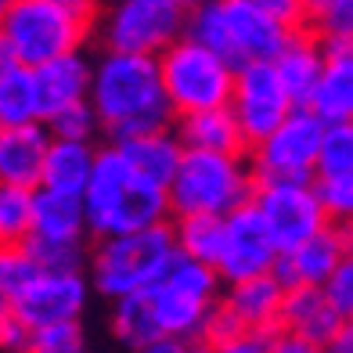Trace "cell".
Returning <instances> with one entry per match:
<instances>
[{
    "mask_svg": "<svg viewBox=\"0 0 353 353\" xmlns=\"http://www.w3.org/2000/svg\"><path fill=\"white\" fill-rule=\"evenodd\" d=\"M90 108L101 123L108 144H126L148 134L173 130V108L163 90L159 58L101 51L94 61Z\"/></svg>",
    "mask_w": 353,
    "mask_h": 353,
    "instance_id": "obj_1",
    "label": "cell"
},
{
    "mask_svg": "<svg viewBox=\"0 0 353 353\" xmlns=\"http://www.w3.org/2000/svg\"><path fill=\"white\" fill-rule=\"evenodd\" d=\"M83 205H87V228L94 242L141 234V231L163 228V223H173L170 191L137 176V170L126 163L116 144L101 148Z\"/></svg>",
    "mask_w": 353,
    "mask_h": 353,
    "instance_id": "obj_2",
    "label": "cell"
},
{
    "mask_svg": "<svg viewBox=\"0 0 353 353\" xmlns=\"http://www.w3.org/2000/svg\"><path fill=\"white\" fill-rule=\"evenodd\" d=\"M176 238L173 223L141 231V234H123V238H105L94 242L90 249V285L105 299L119 303L126 296H141L166 278V270L176 260Z\"/></svg>",
    "mask_w": 353,
    "mask_h": 353,
    "instance_id": "obj_3",
    "label": "cell"
},
{
    "mask_svg": "<svg viewBox=\"0 0 353 353\" xmlns=\"http://www.w3.org/2000/svg\"><path fill=\"white\" fill-rule=\"evenodd\" d=\"M256 195L249 155L184 152V163L170 184V210L176 216H231Z\"/></svg>",
    "mask_w": 353,
    "mask_h": 353,
    "instance_id": "obj_4",
    "label": "cell"
},
{
    "mask_svg": "<svg viewBox=\"0 0 353 353\" xmlns=\"http://www.w3.org/2000/svg\"><path fill=\"white\" fill-rule=\"evenodd\" d=\"M90 29L61 11L54 0H8L0 8V43L8 61L40 69L47 61L76 54Z\"/></svg>",
    "mask_w": 353,
    "mask_h": 353,
    "instance_id": "obj_5",
    "label": "cell"
},
{
    "mask_svg": "<svg viewBox=\"0 0 353 353\" xmlns=\"http://www.w3.org/2000/svg\"><path fill=\"white\" fill-rule=\"evenodd\" d=\"M159 72H163V90L176 119L199 116L210 108H228L238 83V69L228 58L188 37L159 54Z\"/></svg>",
    "mask_w": 353,
    "mask_h": 353,
    "instance_id": "obj_6",
    "label": "cell"
},
{
    "mask_svg": "<svg viewBox=\"0 0 353 353\" xmlns=\"http://www.w3.org/2000/svg\"><path fill=\"white\" fill-rule=\"evenodd\" d=\"M188 4L181 0H112L101 14V43L119 54H148L163 51L184 37Z\"/></svg>",
    "mask_w": 353,
    "mask_h": 353,
    "instance_id": "obj_7",
    "label": "cell"
},
{
    "mask_svg": "<svg viewBox=\"0 0 353 353\" xmlns=\"http://www.w3.org/2000/svg\"><path fill=\"white\" fill-rule=\"evenodd\" d=\"M325 126L328 123L317 119L310 108H296L274 134L249 152L256 181H317Z\"/></svg>",
    "mask_w": 353,
    "mask_h": 353,
    "instance_id": "obj_8",
    "label": "cell"
},
{
    "mask_svg": "<svg viewBox=\"0 0 353 353\" xmlns=\"http://www.w3.org/2000/svg\"><path fill=\"white\" fill-rule=\"evenodd\" d=\"M252 205L260 210L281 256L296 252L303 242H310L314 234L332 228L314 181L310 184H303V181H256Z\"/></svg>",
    "mask_w": 353,
    "mask_h": 353,
    "instance_id": "obj_9",
    "label": "cell"
},
{
    "mask_svg": "<svg viewBox=\"0 0 353 353\" xmlns=\"http://www.w3.org/2000/svg\"><path fill=\"white\" fill-rule=\"evenodd\" d=\"M228 14V33H231V65H274L285 54V47L296 40L299 22H288L281 14L267 11L249 0H223Z\"/></svg>",
    "mask_w": 353,
    "mask_h": 353,
    "instance_id": "obj_10",
    "label": "cell"
},
{
    "mask_svg": "<svg viewBox=\"0 0 353 353\" xmlns=\"http://www.w3.org/2000/svg\"><path fill=\"white\" fill-rule=\"evenodd\" d=\"M278 245L270 238L267 223L252 202H245L242 210H234L231 216H223V252L216 260V270L223 285L252 281L263 274H274L278 267Z\"/></svg>",
    "mask_w": 353,
    "mask_h": 353,
    "instance_id": "obj_11",
    "label": "cell"
},
{
    "mask_svg": "<svg viewBox=\"0 0 353 353\" xmlns=\"http://www.w3.org/2000/svg\"><path fill=\"white\" fill-rule=\"evenodd\" d=\"M231 112L242 123V134L249 137V152L260 141H267L278 126L296 112V101L288 98L285 83L278 79L274 65H245L238 69Z\"/></svg>",
    "mask_w": 353,
    "mask_h": 353,
    "instance_id": "obj_12",
    "label": "cell"
},
{
    "mask_svg": "<svg viewBox=\"0 0 353 353\" xmlns=\"http://www.w3.org/2000/svg\"><path fill=\"white\" fill-rule=\"evenodd\" d=\"M87 296H90V278L83 270H72V274L40 270V278L11 303V314L29 332L47 328V325H65V321H79V314L87 307Z\"/></svg>",
    "mask_w": 353,
    "mask_h": 353,
    "instance_id": "obj_13",
    "label": "cell"
},
{
    "mask_svg": "<svg viewBox=\"0 0 353 353\" xmlns=\"http://www.w3.org/2000/svg\"><path fill=\"white\" fill-rule=\"evenodd\" d=\"M353 252V228H325L314 234L310 242H303L296 252L278 256L274 278L285 285V292L292 288H325L339 263Z\"/></svg>",
    "mask_w": 353,
    "mask_h": 353,
    "instance_id": "obj_14",
    "label": "cell"
},
{
    "mask_svg": "<svg viewBox=\"0 0 353 353\" xmlns=\"http://www.w3.org/2000/svg\"><path fill=\"white\" fill-rule=\"evenodd\" d=\"M47 152H51V134L43 123L0 126V188L37 191L43 184Z\"/></svg>",
    "mask_w": 353,
    "mask_h": 353,
    "instance_id": "obj_15",
    "label": "cell"
},
{
    "mask_svg": "<svg viewBox=\"0 0 353 353\" xmlns=\"http://www.w3.org/2000/svg\"><path fill=\"white\" fill-rule=\"evenodd\" d=\"M285 285L274 274H263V278H252V281H238L223 288L220 303L228 307L242 328L249 335H274L281 328V310H285Z\"/></svg>",
    "mask_w": 353,
    "mask_h": 353,
    "instance_id": "obj_16",
    "label": "cell"
},
{
    "mask_svg": "<svg viewBox=\"0 0 353 353\" xmlns=\"http://www.w3.org/2000/svg\"><path fill=\"white\" fill-rule=\"evenodd\" d=\"M37 72V90H40V112L43 123L65 112L72 105L90 101V79H94V61H87L83 51L65 54L58 61H47V65L33 69Z\"/></svg>",
    "mask_w": 353,
    "mask_h": 353,
    "instance_id": "obj_17",
    "label": "cell"
},
{
    "mask_svg": "<svg viewBox=\"0 0 353 353\" xmlns=\"http://www.w3.org/2000/svg\"><path fill=\"white\" fill-rule=\"evenodd\" d=\"M350 321L335 310V303L328 299L325 288H292L285 296V310H281V328L303 335L317 346H328Z\"/></svg>",
    "mask_w": 353,
    "mask_h": 353,
    "instance_id": "obj_18",
    "label": "cell"
},
{
    "mask_svg": "<svg viewBox=\"0 0 353 353\" xmlns=\"http://www.w3.org/2000/svg\"><path fill=\"white\" fill-rule=\"evenodd\" d=\"M325 61H328V47L321 43L307 26L299 29L296 40L285 47V54L274 61L278 79L285 83L296 108H310V98L321 83V76H325Z\"/></svg>",
    "mask_w": 353,
    "mask_h": 353,
    "instance_id": "obj_19",
    "label": "cell"
},
{
    "mask_svg": "<svg viewBox=\"0 0 353 353\" xmlns=\"http://www.w3.org/2000/svg\"><path fill=\"white\" fill-rule=\"evenodd\" d=\"M176 137L188 152H213V155H249V137L242 134V123L228 108H210L199 116L176 119Z\"/></svg>",
    "mask_w": 353,
    "mask_h": 353,
    "instance_id": "obj_20",
    "label": "cell"
},
{
    "mask_svg": "<svg viewBox=\"0 0 353 353\" xmlns=\"http://www.w3.org/2000/svg\"><path fill=\"white\" fill-rule=\"evenodd\" d=\"M87 205L76 195H61L51 188L33 191V238L43 242H87Z\"/></svg>",
    "mask_w": 353,
    "mask_h": 353,
    "instance_id": "obj_21",
    "label": "cell"
},
{
    "mask_svg": "<svg viewBox=\"0 0 353 353\" xmlns=\"http://www.w3.org/2000/svg\"><path fill=\"white\" fill-rule=\"evenodd\" d=\"M98 155H101L98 144L54 141L51 137V152H47V163H43V184L40 188H51V191H61V195L83 199L90 181H94Z\"/></svg>",
    "mask_w": 353,
    "mask_h": 353,
    "instance_id": "obj_22",
    "label": "cell"
},
{
    "mask_svg": "<svg viewBox=\"0 0 353 353\" xmlns=\"http://www.w3.org/2000/svg\"><path fill=\"white\" fill-rule=\"evenodd\" d=\"M310 112L328 126L353 123V47H328L325 76L310 98Z\"/></svg>",
    "mask_w": 353,
    "mask_h": 353,
    "instance_id": "obj_23",
    "label": "cell"
},
{
    "mask_svg": "<svg viewBox=\"0 0 353 353\" xmlns=\"http://www.w3.org/2000/svg\"><path fill=\"white\" fill-rule=\"evenodd\" d=\"M123 152V159L137 170V176L152 181L159 188H166L176 181V170L184 163V144L176 137V130H163V134H148V137H137V141H126V144H116Z\"/></svg>",
    "mask_w": 353,
    "mask_h": 353,
    "instance_id": "obj_24",
    "label": "cell"
},
{
    "mask_svg": "<svg viewBox=\"0 0 353 353\" xmlns=\"http://www.w3.org/2000/svg\"><path fill=\"white\" fill-rule=\"evenodd\" d=\"M43 123L37 72L8 61L0 69V126H33Z\"/></svg>",
    "mask_w": 353,
    "mask_h": 353,
    "instance_id": "obj_25",
    "label": "cell"
},
{
    "mask_svg": "<svg viewBox=\"0 0 353 353\" xmlns=\"http://www.w3.org/2000/svg\"><path fill=\"white\" fill-rule=\"evenodd\" d=\"M112 335H116V339L130 353L141 350V346H148V343H155V339H163L148 292L126 296L119 303H112Z\"/></svg>",
    "mask_w": 353,
    "mask_h": 353,
    "instance_id": "obj_26",
    "label": "cell"
},
{
    "mask_svg": "<svg viewBox=\"0 0 353 353\" xmlns=\"http://www.w3.org/2000/svg\"><path fill=\"white\" fill-rule=\"evenodd\" d=\"M176 252L188 260L216 267L223 252V216H176L173 220Z\"/></svg>",
    "mask_w": 353,
    "mask_h": 353,
    "instance_id": "obj_27",
    "label": "cell"
},
{
    "mask_svg": "<svg viewBox=\"0 0 353 353\" xmlns=\"http://www.w3.org/2000/svg\"><path fill=\"white\" fill-rule=\"evenodd\" d=\"M188 40L216 51L220 58L231 61V33H228V14H223V0H199L188 8Z\"/></svg>",
    "mask_w": 353,
    "mask_h": 353,
    "instance_id": "obj_28",
    "label": "cell"
},
{
    "mask_svg": "<svg viewBox=\"0 0 353 353\" xmlns=\"http://www.w3.org/2000/svg\"><path fill=\"white\" fill-rule=\"evenodd\" d=\"M33 238V191L0 188V245H29Z\"/></svg>",
    "mask_w": 353,
    "mask_h": 353,
    "instance_id": "obj_29",
    "label": "cell"
},
{
    "mask_svg": "<svg viewBox=\"0 0 353 353\" xmlns=\"http://www.w3.org/2000/svg\"><path fill=\"white\" fill-rule=\"evenodd\" d=\"M303 26L325 47H353V0H325Z\"/></svg>",
    "mask_w": 353,
    "mask_h": 353,
    "instance_id": "obj_30",
    "label": "cell"
},
{
    "mask_svg": "<svg viewBox=\"0 0 353 353\" xmlns=\"http://www.w3.org/2000/svg\"><path fill=\"white\" fill-rule=\"evenodd\" d=\"M37 278H40V267L33 263V256H29L26 245H0V299L8 307Z\"/></svg>",
    "mask_w": 353,
    "mask_h": 353,
    "instance_id": "obj_31",
    "label": "cell"
},
{
    "mask_svg": "<svg viewBox=\"0 0 353 353\" xmlns=\"http://www.w3.org/2000/svg\"><path fill=\"white\" fill-rule=\"evenodd\" d=\"M29 256L40 270L51 274H72L83 270V263H90V245L87 242H43V238H29Z\"/></svg>",
    "mask_w": 353,
    "mask_h": 353,
    "instance_id": "obj_32",
    "label": "cell"
},
{
    "mask_svg": "<svg viewBox=\"0 0 353 353\" xmlns=\"http://www.w3.org/2000/svg\"><path fill=\"white\" fill-rule=\"evenodd\" d=\"M325 176H353V123H332L325 126L317 159V181Z\"/></svg>",
    "mask_w": 353,
    "mask_h": 353,
    "instance_id": "obj_33",
    "label": "cell"
},
{
    "mask_svg": "<svg viewBox=\"0 0 353 353\" xmlns=\"http://www.w3.org/2000/svg\"><path fill=\"white\" fill-rule=\"evenodd\" d=\"M26 353H87V335L79 321H65V325H47L29 332Z\"/></svg>",
    "mask_w": 353,
    "mask_h": 353,
    "instance_id": "obj_34",
    "label": "cell"
},
{
    "mask_svg": "<svg viewBox=\"0 0 353 353\" xmlns=\"http://www.w3.org/2000/svg\"><path fill=\"white\" fill-rule=\"evenodd\" d=\"M43 126H47V134H51L54 141H83V144H94V137H98V130H101V123H98V116H94L90 101L58 112V116H51Z\"/></svg>",
    "mask_w": 353,
    "mask_h": 353,
    "instance_id": "obj_35",
    "label": "cell"
},
{
    "mask_svg": "<svg viewBox=\"0 0 353 353\" xmlns=\"http://www.w3.org/2000/svg\"><path fill=\"white\" fill-rule=\"evenodd\" d=\"M321 205L335 228H353V176H325L314 181Z\"/></svg>",
    "mask_w": 353,
    "mask_h": 353,
    "instance_id": "obj_36",
    "label": "cell"
},
{
    "mask_svg": "<svg viewBox=\"0 0 353 353\" xmlns=\"http://www.w3.org/2000/svg\"><path fill=\"white\" fill-rule=\"evenodd\" d=\"M325 292L335 303V310H339L346 321H353V252L339 263V270H335L332 281L325 285Z\"/></svg>",
    "mask_w": 353,
    "mask_h": 353,
    "instance_id": "obj_37",
    "label": "cell"
},
{
    "mask_svg": "<svg viewBox=\"0 0 353 353\" xmlns=\"http://www.w3.org/2000/svg\"><path fill=\"white\" fill-rule=\"evenodd\" d=\"M242 335H249L242 328V321H238L223 303H216V310L210 317V325H205V339L202 346H220V343H231V339H242Z\"/></svg>",
    "mask_w": 353,
    "mask_h": 353,
    "instance_id": "obj_38",
    "label": "cell"
},
{
    "mask_svg": "<svg viewBox=\"0 0 353 353\" xmlns=\"http://www.w3.org/2000/svg\"><path fill=\"white\" fill-rule=\"evenodd\" d=\"M267 353H325V346H317L310 339H303V335H292L278 328L274 335H267Z\"/></svg>",
    "mask_w": 353,
    "mask_h": 353,
    "instance_id": "obj_39",
    "label": "cell"
},
{
    "mask_svg": "<svg viewBox=\"0 0 353 353\" xmlns=\"http://www.w3.org/2000/svg\"><path fill=\"white\" fill-rule=\"evenodd\" d=\"M61 11H69L76 22H83L87 29H94L105 14V0H54Z\"/></svg>",
    "mask_w": 353,
    "mask_h": 353,
    "instance_id": "obj_40",
    "label": "cell"
},
{
    "mask_svg": "<svg viewBox=\"0 0 353 353\" xmlns=\"http://www.w3.org/2000/svg\"><path fill=\"white\" fill-rule=\"evenodd\" d=\"M26 346H29V328H26L14 314H8L4 325H0V350H8V353H26Z\"/></svg>",
    "mask_w": 353,
    "mask_h": 353,
    "instance_id": "obj_41",
    "label": "cell"
},
{
    "mask_svg": "<svg viewBox=\"0 0 353 353\" xmlns=\"http://www.w3.org/2000/svg\"><path fill=\"white\" fill-rule=\"evenodd\" d=\"M205 353H267L263 335H242V339L220 343V346H205Z\"/></svg>",
    "mask_w": 353,
    "mask_h": 353,
    "instance_id": "obj_42",
    "label": "cell"
},
{
    "mask_svg": "<svg viewBox=\"0 0 353 353\" xmlns=\"http://www.w3.org/2000/svg\"><path fill=\"white\" fill-rule=\"evenodd\" d=\"M134 353H205L202 343H184V339H155Z\"/></svg>",
    "mask_w": 353,
    "mask_h": 353,
    "instance_id": "obj_43",
    "label": "cell"
},
{
    "mask_svg": "<svg viewBox=\"0 0 353 353\" xmlns=\"http://www.w3.org/2000/svg\"><path fill=\"white\" fill-rule=\"evenodd\" d=\"M249 4H260V8H267V11L281 14V19H288V22H299V26H303L299 0H249Z\"/></svg>",
    "mask_w": 353,
    "mask_h": 353,
    "instance_id": "obj_44",
    "label": "cell"
},
{
    "mask_svg": "<svg viewBox=\"0 0 353 353\" xmlns=\"http://www.w3.org/2000/svg\"><path fill=\"white\" fill-rule=\"evenodd\" d=\"M325 353H353V321H350V325H346V328L325 346Z\"/></svg>",
    "mask_w": 353,
    "mask_h": 353,
    "instance_id": "obj_45",
    "label": "cell"
},
{
    "mask_svg": "<svg viewBox=\"0 0 353 353\" xmlns=\"http://www.w3.org/2000/svg\"><path fill=\"white\" fill-rule=\"evenodd\" d=\"M321 4H325V0H299V11H303V22H307L310 19V14L321 8Z\"/></svg>",
    "mask_w": 353,
    "mask_h": 353,
    "instance_id": "obj_46",
    "label": "cell"
},
{
    "mask_svg": "<svg viewBox=\"0 0 353 353\" xmlns=\"http://www.w3.org/2000/svg\"><path fill=\"white\" fill-rule=\"evenodd\" d=\"M8 314H11V307H8L4 299H0V325H4V317H8Z\"/></svg>",
    "mask_w": 353,
    "mask_h": 353,
    "instance_id": "obj_47",
    "label": "cell"
},
{
    "mask_svg": "<svg viewBox=\"0 0 353 353\" xmlns=\"http://www.w3.org/2000/svg\"><path fill=\"white\" fill-rule=\"evenodd\" d=\"M8 65V51H4V43H0V69Z\"/></svg>",
    "mask_w": 353,
    "mask_h": 353,
    "instance_id": "obj_48",
    "label": "cell"
},
{
    "mask_svg": "<svg viewBox=\"0 0 353 353\" xmlns=\"http://www.w3.org/2000/svg\"><path fill=\"white\" fill-rule=\"evenodd\" d=\"M181 4H188V8H191V4H199V0H181Z\"/></svg>",
    "mask_w": 353,
    "mask_h": 353,
    "instance_id": "obj_49",
    "label": "cell"
},
{
    "mask_svg": "<svg viewBox=\"0 0 353 353\" xmlns=\"http://www.w3.org/2000/svg\"><path fill=\"white\" fill-rule=\"evenodd\" d=\"M4 4H8V0H0V8H4Z\"/></svg>",
    "mask_w": 353,
    "mask_h": 353,
    "instance_id": "obj_50",
    "label": "cell"
},
{
    "mask_svg": "<svg viewBox=\"0 0 353 353\" xmlns=\"http://www.w3.org/2000/svg\"><path fill=\"white\" fill-rule=\"evenodd\" d=\"M0 353H8V350H0Z\"/></svg>",
    "mask_w": 353,
    "mask_h": 353,
    "instance_id": "obj_51",
    "label": "cell"
}]
</instances>
